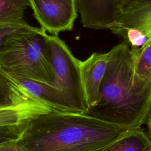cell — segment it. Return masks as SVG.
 <instances>
[{
	"mask_svg": "<svg viewBox=\"0 0 151 151\" xmlns=\"http://www.w3.org/2000/svg\"><path fill=\"white\" fill-rule=\"evenodd\" d=\"M127 130L83 113L52 111L28 122L17 142L27 151H99Z\"/></svg>",
	"mask_w": 151,
	"mask_h": 151,
	"instance_id": "cell-1",
	"label": "cell"
},
{
	"mask_svg": "<svg viewBox=\"0 0 151 151\" xmlns=\"http://www.w3.org/2000/svg\"><path fill=\"white\" fill-rule=\"evenodd\" d=\"M110 51L98 101L84 113L126 130L140 127L151 109V88L139 90L133 86L130 48L126 42Z\"/></svg>",
	"mask_w": 151,
	"mask_h": 151,
	"instance_id": "cell-2",
	"label": "cell"
},
{
	"mask_svg": "<svg viewBox=\"0 0 151 151\" xmlns=\"http://www.w3.org/2000/svg\"><path fill=\"white\" fill-rule=\"evenodd\" d=\"M45 32L41 28L11 39L0 52V70L10 76L53 86L55 74Z\"/></svg>",
	"mask_w": 151,
	"mask_h": 151,
	"instance_id": "cell-3",
	"label": "cell"
},
{
	"mask_svg": "<svg viewBox=\"0 0 151 151\" xmlns=\"http://www.w3.org/2000/svg\"><path fill=\"white\" fill-rule=\"evenodd\" d=\"M44 37L55 74L53 86L62 91L74 111L84 113L87 107L80 76V60L58 35L45 32Z\"/></svg>",
	"mask_w": 151,
	"mask_h": 151,
	"instance_id": "cell-4",
	"label": "cell"
},
{
	"mask_svg": "<svg viewBox=\"0 0 151 151\" xmlns=\"http://www.w3.org/2000/svg\"><path fill=\"white\" fill-rule=\"evenodd\" d=\"M41 28L51 35L73 30L77 17L76 0H28Z\"/></svg>",
	"mask_w": 151,
	"mask_h": 151,
	"instance_id": "cell-5",
	"label": "cell"
},
{
	"mask_svg": "<svg viewBox=\"0 0 151 151\" xmlns=\"http://www.w3.org/2000/svg\"><path fill=\"white\" fill-rule=\"evenodd\" d=\"M83 26L109 29L121 12L120 0H76Z\"/></svg>",
	"mask_w": 151,
	"mask_h": 151,
	"instance_id": "cell-6",
	"label": "cell"
},
{
	"mask_svg": "<svg viewBox=\"0 0 151 151\" xmlns=\"http://www.w3.org/2000/svg\"><path fill=\"white\" fill-rule=\"evenodd\" d=\"M110 55V50L105 53L94 52L86 60L80 61V76L87 110L98 101L100 86Z\"/></svg>",
	"mask_w": 151,
	"mask_h": 151,
	"instance_id": "cell-7",
	"label": "cell"
},
{
	"mask_svg": "<svg viewBox=\"0 0 151 151\" xmlns=\"http://www.w3.org/2000/svg\"><path fill=\"white\" fill-rule=\"evenodd\" d=\"M9 106L42 107L56 111L54 107L32 96L10 76L0 70V108Z\"/></svg>",
	"mask_w": 151,
	"mask_h": 151,
	"instance_id": "cell-8",
	"label": "cell"
},
{
	"mask_svg": "<svg viewBox=\"0 0 151 151\" xmlns=\"http://www.w3.org/2000/svg\"><path fill=\"white\" fill-rule=\"evenodd\" d=\"M8 75L32 96L50 104L57 111L76 112L71 107L62 91L58 88L32 80Z\"/></svg>",
	"mask_w": 151,
	"mask_h": 151,
	"instance_id": "cell-9",
	"label": "cell"
},
{
	"mask_svg": "<svg viewBox=\"0 0 151 151\" xmlns=\"http://www.w3.org/2000/svg\"><path fill=\"white\" fill-rule=\"evenodd\" d=\"M130 53L133 86L139 90L151 88V41L140 47L130 48Z\"/></svg>",
	"mask_w": 151,
	"mask_h": 151,
	"instance_id": "cell-10",
	"label": "cell"
},
{
	"mask_svg": "<svg viewBox=\"0 0 151 151\" xmlns=\"http://www.w3.org/2000/svg\"><path fill=\"white\" fill-rule=\"evenodd\" d=\"M99 151H151V139L140 127L127 130Z\"/></svg>",
	"mask_w": 151,
	"mask_h": 151,
	"instance_id": "cell-11",
	"label": "cell"
},
{
	"mask_svg": "<svg viewBox=\"0 0 151 151\" xmlns=\"http://www.w3.org/2000/svg\"><path fill=\"white\" fill-rule=\"evenodd\" d=\"M29 6L28 0H0V25L24 19L25 10Z\"/></svg>",
	"mask_w": 151,
	"mask_h": 151,
	"instance_id": "cell-12",
	"label": "cell"
},
{
	"mask_svg": "<svg viewBox=\"0 0 151 151\" xmlns=\"http://www.w3.org/2000/svg\"><path fill=\"white\" fill-rule=\"evenodd\" d=\"M40 28L32 27L22 19L20 21L0 25V52L6 44L12 38L18 35L38 31Z\"/></svg>",
	"mask_w": 151,
	"mask_h": 151,
	"instance_id": "cell-13",
	"label": "cell"
},
{
	"mask_svg": "<svg viewBox=\"0 0 151 151\" xmlns=\"http://www.w3.org/2000/svg\"><path fill=\"white\" fill-rule=\"evenodd\" d=\"M19 133L17 131L10 128H0V145L17 140Z\"/></svg>",
	"mask_w": 151,
	"mask_h": 151,
	"instance_id": "cell-14",
	"label": "cell"
},
{
	"mask_svg": "<svg viewBox=\"0 0 151 151\" xmlns=\"http://www.w3.org/2000/svg\"><path fill=\"white\" fill-rule=\"evenodd\" d=\"M17 141L0 145V151H27Z\"/></svg>",
	"mask_w": 151,
	"mask_h": 151,
	"instance_id": "cell-15",
	"label": "cell"
},
{
	"mask_svg": "<svg viewBox=\"0 0 151 151\" xmlns=\"http://www.w3.org/2000/svg\"><path fill=\"white\" fill-rule=\"evenodd\" d=\"M149 0H126L121 5V10L124 8L137 4H139L141 2H146Z\"/></svg>",
	"mask_w": 151,
	"mask_h": 151,
	"instance_id": "cell-16",
	"label": "cell"
},
{
	"mask_svg": "<svg viewBox=\"0 0 151 151\" xmlns=\"http://www.w3.org/2000/svg\"><path fill=\"white\" fill-rule=\"evenodd\" d=\"M146 123H147V129H148L147 133L151 139V109H150V111L148 115V117H147V119L146 120Z\"/></svg>",
	"mask_w": 151,
	"mask_h": 151,
	"instance_id": "cell-17",
	"label": "cell"
},
{
	"mask_svg": "<svg viewBox=\"0 0 151 151\" xmlns=\"http://www.w3.org/2000/svg\"><path fill=\"white\" fill-rule=\"evenodd\" d=\"M126 0H120V5H122V4ZM121 5H120V6H121Z\"/></svg>",
	"mask_w": 151,
	"mask_h": 151,
	"instance_id": "cell-18",
	"label": "cell"
}]
</instances>
